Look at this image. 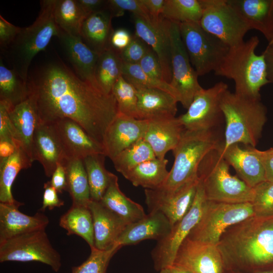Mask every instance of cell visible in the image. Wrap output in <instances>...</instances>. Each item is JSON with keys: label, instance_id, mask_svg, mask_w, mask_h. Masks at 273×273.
Returning a JSON list of instances; mask_svg holds the SVG:
<instances>
[{"label": "cell", "instance_id": "1", "mask_svg": "<svg viewBox=\"0 0 273 273\" xmlns=\"http://www.w3.org/2000/svg\"><path fill=\"white\" fill-rule=\"evenodd\" d=\"M27 85L40 122L71 119L102 144L107 128L118 113L112 93L106 94L81 79L58 59L29 75Z\"/></svg>", "mask_w": 273, "mask_h": 273}, {"label": "cell", "instance_id": "2", "mask_svg": "<svg viewBox=\"0 0 273 273\" xmlns=\"http://www.w3.org/2000/svg\"><path fill=\"white\" fill-rule=\"evenodd\" d=\"M224 269L252 272L273 266V217H249L228 228L217 244Z\"/></svg>", "mask_w": 273, "mask_h": 273}, {"label": "cell", "instance_id": "3", "mask_svg": "<svg viewBox=\"0 0 273 273\" xmlns=\"http://www.w3.org/2000/svg\"><path fill=\"white\" fill-rule=\"evenodd\" d=\"M259 43L256 36L230 47L218 68L217 76L234 80L235 93L246 98L260 100V90L269 83L266 76V64L263 53L255 50Z\"/></svg>", "mask_w": 273, "mask_h": 273}, {"label": "cell", "instance_id": "4", "mask_svg": "<svg viewBox=\"0 0 273 273\" xmlns=\"http://www.w3.org/2000/svg\"><path fill=\"white\" fill-rule=\"evenodd\" d=\"M55 0H43L35 21L21 28L14 41L2 51L12 68L26 82L33 58L44 50L52 38L59 35L60 29L54 18Z\"/></svg>", "mask_w": 273, "mask_h": 273}, {"label": "cell", "instance_id": "5", "mask_svg": "<svg viewBox=\"0 0 273 273\" xmlns=\"http://www.w3.org/2000/svg\"><path fill=\"white\" fill-rule=\"evenodd\" d=\"M220 106L225 122L224 147L240 143L255 148L267 120L266 109L260 100L228 90L222 97Z\"/></svg>", "mask_w": 273, "mask_h": 273}, {"label": "cell", "instance_id": "6", "mask_svg": "<svg viewBox=\"0 0 273 273\" xmlns=\"http://www.w3.org/2000/svg\"><path fill=\"white\" fill-rule=\"evenodd\" d=\"M224 144L217 129L192 131L184 129L172 151L174 160L167 178L161 188L175 190L198 178L197 170L204 157Z\"/></svg>", "mask_w": 273, "mask_h": 273}, {"label": "cell", "instance_id": "7", "mask_svg": "<svg viewBox=\"0 0 273 273\" xmlns=\"http://www.w3.org/2000/svg\"><path fill=\"white\" fill-rule=\"evenodd\" d=\"M222 146L209 152L198 168L197 177L206 200L232 204L251 203L253 188L231 174L230 165L221 154Z\"/></svg>", "mask_w": 273, "mask_h": 273}, {"label": "cell", "instance_id": "8", "mask_svg": "<svg viewBox=\"0 0 273 273\" xmlns=\"http://www.w3.org/2000/svg\"><path fill=\"white\" fill-rule=\"evenodd\" d=\"M254 215L251 202L232 204L206 200L200 220L187 238L217 245L228 228Z\"/></svg>", "mask_w": 273, "mask_h": 273}, {"label": "cell", "instance_id": "9", "mask_svg": "<svg viewBox=\"0 0 273 273\" xmlns=\"http://www.w3.org/2000/svg\"><path fill=\"white\" fill-rule=\"evenodd\" d=\"M179 28L182 41L198 76L215 71L230 47L198 23H179Z\"/></svg>", "mask_w": 273, "mask_h": 273}, {"label": "cell", "instance_id": "10", "mask_svg": "<svg viewBox=\"0 0 273 273\" xmlns=\"http://www.w3.org/2000/svg\"><path fill=\"white\" fill-rule=\"evenodd\" d=\"M38 261L55 271L61 266V256L53 247L45 229L24 233L0 242V262Z\"/></svg>", "mask_w": 273, "mask_h": 273}, {"label": "cell", "instance_id": "11", "mask_svg": "<svg viewBox=\"0 0 273 273\" xmlns=\"http://www.w3.org/2000/svg\"><path fill=\"white\" fill-rule=\"evenodd\" d=\"M200 2L203 13L199 24L204 29L230 47L244 41V36L251 29L226 0H200Z\"/></svg>", "mask_w": 273, "mask_h": 273}, {"label": "cell", "instance_id": "12", "mask_svg": "<svg viewBox=\"0 0 273 273\" xmlns=\"http://www.w3.org/2000/svg\"><path fill=\"white\" fill-rule=\"evenodd\" d=\"M228 90L227 84L220 81L198 92L187 111L178 117L184 129L200 131L217 129L224 119L221 100Z\"/></svg>", "mask_w": 273, "mask_h": 273}, {"label": "cell", "instance_id": "13", "mask_svg": "<svg viewBox=\"0 0 273 273\" xmlns=\"http://www.w3.org/2000/svg\"><path fill=\"white\" fill-rule=\"evenodd\" d=\"M205 201L203 187L199 181L193 203L189 211L172 225L167 237L157 241L152 251L154 268L157 271H160L173 265L179 246L200 220Z\"/></svg>", "mask_w": 273, "mask_h": 273}, {"label": "cell", "instance_id": "14", "mask_svg": "<svg viewBox=\"0 0 273 273\" xmlns=\"http://www.w3.org/2000/svg\"><path fill=\"white\" fill-rule=\"evenodd\" d=\"M169 35L172 67L170 84L177 93L179 102L187 109L196 94L203 87L199 83L198 76L191 65L182 41L178 23L169 21Z\"/></svg>", "mask_w": 273, "mask_h": 273}, {"label": "cell", "instance_id": "15", "mask_svg": "<svg viewBox=\"0 0 273 273\" xmlns=\"http://www.w3.org/2000/svg\"><path fill=\"white\" fill-rule=\"evenodd\" d=\"M199 182L197 178L173 190L163 188L145 189V202L149 212H161L172 226L191 208Z\"/></svg>", "mask_w": 273, "mask_h": 273}, {"label": "cell", "instance_id": "16", "mask_svg": "<svg viewBox=\"0 0 273 273\" xmlns=\"http://www.w3.org/2000/svg\"><path fill=\"white\" fill-rule=\"evenodd\" d=\"M193 273H223L224 266L217 245L187 238L179 246L173 262Z\"/></svg>", "mask_w": 273, "mask_h": 273}, {"label": "cell", "instance_id": "17", "mask_svg": "<svg viewBox=\"0 0 273 273\" xmlns=\"http://www.w3.org/2000/svg\"><path fill=\"white\" fill-rule=\"evenodd\" d=\"M148 120L118 113L105 133L102 145L104 154L112 160L121 152L144 139Z\"/></svg>", "mask_w": 273, "mask_h": 273}, {"label": "cell", "instance_id": "18", "mask_svg": "<svg viewBox=\"0 0 273 273\" xmlns=\"http://www.w3.org/2000/svg\"><path fill=\"white\" fill-rule=\"evenodd\" d=\"M50 123L59 139L66 159H83L90 155L104 154L102 144L75 121L63 118Z\"/></svg>", "mask_w": 273, "mask_h": 273}, {"label": "cell", "instance_id": "19", "mask_svg": "<svg viewBox=\"0 0 273 273\" xmlns=\"http://www.w3.org/2000/svg\"><path fill=\"white\" fill-rule=\"evenodd\" d=\"M133 21L134 35L155 52L161 65L163 80L170 83L172 79V67L169 21L163 17L158 24L153 25L140 17L133 15Z\"/></svg>", "mask_w": 273, "mask_h": 273}, {"label": "cell", "instance_id": "20", "mask_svg": "<svg viewBox=\"0 0 273 273\" xmlns=\"http://www.w3.org/2000/svg\"><path fill=\"white\" fill-rule=\"evenodd\" d=\"M8 109L14 131L13 144L32 164L33 135L39 121L35 104L28 96L20 103Z\"/></svg>", "mask_w": 273, "mask_h": 273}, {"label": "cell", "instance_id": "21", "mask_svg": "<svg viewBox=\"0 0 273 273\" xmlns=\"http://www.w3.org/2000/svg\"><path fill=\"white\" fill-rule=\"evenodd\" d=\"M34 161L42 166L45 174L51 177L59 163L66 159L59 139L51 123L38 121L32 144Z\"/></svg>", "mask_w": 273, "mask_h": 273}, {"label": "cell", "instance_id": "22", "mask_svg": "<svg viewBox=\"0 0 273 273\" xmlns=\"http://www.w3.org/2000/svg\"><path fill=\"white\" fill-rule=\"evenodd\" d=\"M23 204L0 202V242L13 237L34 231L46 229L48 217L41 213L30 216L21 212L19 207Z\"/></svg>", "mask_w": 273, "mask_h": 273}, {"label": "cell", "instance_id": "23", "mask_svg": "<svg viewBox=\"0 0 273 273\" xmlns=\"http://www.w3.org/2000/svg\"><path fill=\"white\" fill-rule=\"evenodd\" d=\"M87 206L93 216L95 248L112 249L117 245L119 236L128 224L100 202L91 200Z\"/></svg>", "mask_w": 273, "mask_h": 273}, {"label": "cell", "instance_id": "24", "mask_svg": "<svg viewBox=\"0 0 273 273\" xmlns=\"http://www.w3.org/2000/svg\"><path fill=\"white\" fill-rule=\"evenodd\" d=\"M147 120L144 139L150 145L156 158L164 159L166 154L177 145L184 128L175 116Z\"/></svg>", "mask_w": 273, "mask_h": 273}, {"label": "cell", "instance_id": "25", "mask_svg": "<svg viewBox=\"0 0 273 273\" xmlns=\"http://www.w3.org/2000/svg\"><path fill=\"white\" fill-rule=\"evenodd\" d=\"M58 37L75 73L81 79L99 87L95 76L99 54L86 44L80 37L69 34L61 29Z\"/></svg>", "mask_w": 273, "mask_h": 273}, {"label": "cell", "instance_id": "26", "mask_svg": "<svg viewBox=\"0 0 273 273\" xmlns=\"http://www.w3.org/2000/svg\"><path fill=\"white\" fill-rule=\"evenodd\" d=\"M221 154L229 165L235 170L238 177L251 188L266 180L263 165L249 147L241 148L234 144L221 148Z\"/></svg>", "mask_w": 273, "mask_h": 273}, {"label": "cell", "instance_id": "27", "mask_svg": "<svg viewBox=\"0 0 273 273\" xmlns=\"http://www.w3.org/2000/svg\"><path fill=\"white\" fill-rule=\"evenodd\" d=\"M172 225L161 212H149L141 220L127 225L119 236L117 245L121 247L143 240H162L170 233Z\"/></svg>", "mask_w": 273, "mask_h": 273}, {"label": "cell", "instance_id": "28", "mask_svg": "<svg viewBox=\"0 0 273 273\" xmlns=\"http://www.w3.org/2000/svg\"><path fill=\"white\" fill-rule=\"evenodd\" d=\"M251 29L260 31L268 43L273 39V0H226Z\"/></svg>", "mask_w": 273, "mask_h": 273}, {"label": "cell", "instance_id": "29", "mask_svg": "<svg viewBox=\"0 0 273 273\" xmlns=\"http://www.w3.org/2000/svg\"><path fill=\"white\" fill-rule=\"evenodd\" d=\"M135 88L138 97L137 107L139 119L175 117L178 102L171 95L159 89Z\"/></svg>", "mask_w": 273, "mask_h": 273}, {"label": "cell", "instance_id": "30", "mask_svg": "<svg viewBox=\"0 0 273 273\" xmlns=\"http://www.w3.org/2000/svg\"><path fill=\"white\" fill-rule=\"evenodd\" d=\"M112 16L108 8L85 18L82 24L80 37L91 49L100 54L109 47Z\"/></svg>", "mask_w": 273, "mask_h": 273}, {"label": "cell", "instance_id": "31", "mask_svg": "<svg viewBox=\"0 0 273 273\" xmlns=\"http://www.w3.org/2000/svg\"><path fill=\"white\" fill-rule=\"evenodd\" d=\"M100 202L128 225L141 220L146 215L141 205L128 198L121 191L118 177L114 174Z\"/></svg>", "mask_w": 273, "mask_h": 273}, {"label": "cell", "instance_id": "32", "mask_svg": "<svg viewBox=\"0 0 273 273\" xmlns=\"http://www.w3.org/2000/svg\"><path fill=\"white\" fill-rule=\"evenodd\" d=\"M167 163L166 158H155L141 163L122 175L135 187L159 189L164 184L169 174L166 169Z\"/></svg>", "mask_w": 273, "mask_h": 273}, {"label": "cell", "instance_id": "33", "mask_svg": "<svg viewBox=\"0 0 273 273\" xmlns=\"http://www.w3.org/2000/svg\"><path fill=\"white\" fill-rule=\"evenodd\" d=\"M59 225L67 231V235H76L83 239L90 248L95 247L93 219L88 206L73 204L62 215Z\"/></svg>", "mask_w": 273, "mask_h": 273}, {"label": "cell", "instance_id": "34", "mask_svg": "<svg viewBox=\"0 0 273 273\" xmlns=\"http://www.w3.org/2000/svg\"><path fill=\"white\" fill-rule=\"evenodd\" d=\"M65 168L67 189L72 204L87 206L91 200L90 189L83 160L66 159L62 164Z\"/></svg>", "mask_w": 273, "mask_h": 273}, {"label": "cell", "instance_id": "35", "mask_svg": "<svg viewBox=\"0 0 273 273\" xmlns=\"http://www.w3.org/2000/svg\"><path fill=\"white\" fill-rule=\"evenodd\" d=\"M120 52L109 47L99 55L95 70V78L99 88L105 93L112 94L113 87L122 75Z\"/></svg>", "mask_w": 273, "mask_h": 273}, {"label": "cell", "instance_id": "36", "mask_svg": "<svg viewBox=\"0 0 273 273\" xmlns=\"http://www.w3.org/2000/svg\"><path fill=\"white\" fill-rule=\"evenodd\" d=\"M31 165L18 148L12 156L0 160V202L14 203L17 201L13 196L12 186L20 171Z\"/></svg>", "mask_w": 273, "mask_h": 273}, {"label": "cell", "instance_id": "37", "mask_svg": "<svg viewBox=\"0 0 273 273\" xmlns=\"http://www.w3.org/2000/svg\"><path fill=\"white\" fill-rule=\"evenodd\" d=\"M29 96L27 82L13 69H9L0 61V102L11 108Z\"/></svg>", "mask_w": 273, "mask_h": 273}, {"label": "cell", "instance_id": "38", "mask_svg": "<svg viewBox=\"0 0 273 273\" xmlns=\"http://www.w3.org/2000/svg\"><path fill=\"white\" fill-rule=\"evenodd\" d=\"M105 157L103 154H95L82 159L87 176L90 199L93 201H101L113 175L105 168Z\"/></svg>", "mask_w": 273, "mask_h": 273}, {"label": "cell", "instance_id": "39", "mask_svg": "<svg viewBox=\"0 0 273 273\" xmlns=\"http://www.w3.org/2000/svg\"><path fill=\"white\" fill-rule=\"evenodd\" d=\"M54 18L58 27L66 33L80 37L82 24L86 16L76 0H55Z\"/></svg>", "mask_w": 273, "mask_h": 273}, {"label": "cell", "instance_id": "40", "mask_svg": "<svg viewBox=\"0 0 273 273\" xmlns=\"http://www.w3.org/2000/svg\"><path fill=\"white\" fill-rule=\"evenodd\" d=\"M203 13L200 0H165L162 16L172 22L200 23Z\"/></svg>", "mask_w": 273, "mask_h": 273}, {"label": "cell", "instance_id": "41", "mask_svg": "<svg viewBox=\"0 0 273 273\" xmlns=\"http://www.w3.org/2000/svg\"><path fill=\"white\" fill-rule=\"evenodd\" d=\"M155 158L150 145L142 139L121 152L112 161L116 170L123 175L141 163Z\"/></svg>", "mask_w": 273, "mask_h": 273}, {"label": "cell", "instance_id": "42", "mask_svg": "<svg viewBox=\"0 0 273 273\" xmlns=\"http://www.w3.org/2000/svg\"><path fill=\"white\" fill-rule=\"evenodd\" d=\"M122 76L135 87L159 89L170 94L179 102L178 95L170 83L148 75L138 64L123 63Z\"/></svg>", "mask_w": 273, "mask_h": 273}, {"label": "cell", "instance_id": "43", "mask_svg": "<svg viewBox=\"0 0 273 273\" xmlns=\"http://www.w3.org/2000/svg\"><path fill=\"white\" fill-rule=\"evenodd\" d=\"M112 93L117 102L118 113L139 119L136 90L122 75L114 84Z\"/></svg>", "mask_w": 273, "mask_h": 273}, {"label": "cell", "instance_id": "44", "mask_svg": "<svg viewBox=\"0 0 273 273\" xmlns=\"http://www.w3.org/2000/svg\"><path fill=\"white\" fill-rule=\"evenodd\" d=\"M120 248L117 245L108 250L90 248L88 258L80 265L72 267V273H106L111 259Z\"/></svg>", "mask_w": 273, "mask_h": 273}, {"label": "cell", "instance_id": "45", "mask_svg": "<svg viewBox=\"0 0 273 273\" xmlns=\"http://www.w3.org/2000/svg\"><path fill=\"white\" fill-rule=\"evenodd\" d=\"M252 204L255 216L273 217V182L265 180L253 188Z\"/></svg>", "mask_w": 273, "mask_h": 273}, {"label": "cell", "instance_id": "46", "mask_svg": "<svg viewBox=\"0 0 273 273\" xmlns=\"http://www.w3.org/2000/svg\"><path fill=\"white\" fill-rule=\"evenodd\" d=\"M107 8L112 17L121 16L124 12L128 11L133 15L152 23L150 14L142 0H109L107 1Z\"/></svg>", "mask_w": 273, "mask_h": 273}, {"label": "cell", "instance_id": "47", "mask_svg": "<svg viewBox=\"0 0 273 273\" xmlns=\"http://www.w3.org/2000/svg\"><path fill=\"white\" fill-rule=\"evenodd\" d=\"M149 47L141 39L133 35L128 46L120 52L123 63L139 64L149 50Z\"/></svg>", "mask_w": 273, "mask_h": 273}, {"label": "cell", "instance_id": "48", "mask_svg": "<svg viewBox=\"0 0 273 273\" xmlns=\"http://www.w3.org/2000/svg\"><path fill=\"white\" fill-rule=\"evenodd\" d=\"M138 64L142 70L148 75L159 80H164L159 60L150 47Z\"/></svg>", "mask_w": 273, "mask_h": 273}, {"label": "cell", "instance_id": "49", "mask_svg": "<svg viewBox=\"0 0 273 273\" xmlns=\"http://www.w3.org/2000/svg\"><path fill=\"white\" fill-rule=\"evenodd\" d=\"M21 28L12 24L0 15V47L2 51L14 41Z\"/></svg>", "mask_w": 273, "mask_h": 273}, {"label": "cell", "instance_id": "50", "mask_svg": "<svg viewBox=\"0 0 273 273\" xmlns=\"http://www.w3.org/2000/svg\"><path fill=\"white\" fill-rule=\"evenodd\" d=\"M14 131L7 106L0 102V141L13 143Z\"/></svg>", "mask_w": 273, "mask_h": 273}, {"label": "cell", "instance_id": "51", "mask_svg": "<svg viewBox=\"0 0 273 273\" xmlns=\"http://www.w3.org/2000/svg\"><path fill=\"white\" fill-rule=\"evenodd\" d=\"M42 205L40 209L44 211L46 208L52 210L55 207H60L64 205V202L58 195L56 190L50 184V181L44 184Z\"/></svg>", "mask_w": 273, "mask_h": 273}, {"label": "cell", "instance_id": "52", "mask_svg": "<svg viewBox=\"0 0 273 273\" xmlns=\"http://www.w3.org/2000/svg\"><path fill=\"white\" fill-rule=\"evenodd\" d=\"M129 32L124 28H118L113 30L109 41V46L121 52L129 44L132 39Z\"/></svg>", "mask_w": 273, "mask_h": 273}, {"label": "cell", "instance_id": "53", "mask_svg": "<svg viewBox=\"0 0 273 273\" xmlns=\"http://www.w3.org/2000/svg\"><path fill=\"white\" fill-rule=\"evenodd\" d=\"M50 183L58 193L62 194L63 191H67L66 173L65 167L61 163L57 165L56 169L51 176Z\"/></svg>", "mask_w": 273, "mask_h": 273}, {"label": "cell", "instance_id": "54", "mask_svg": "<svg viewBox=\"0 0 273 273\" xmlns=\"http://www.w3.org/2000/svg\"><path fill=\"white\" fill-rule=\"evenodd\" d=\"M249 147L262 162L265 171L266 180L273 182V153L267 150L261 151L255 148Z\"/></svg>", "mask_w": 273, "mask_h": 273}, {"label": "cell", "instance_id": "55", "mask_svg": "<svg viewBox=\"0 0 273 273\" xmlns=\"http://www.w3.org/2000/svg\"><path fill=\"white\" fill-rule=\"evenodd\" d=\"M152 19V24H158L162 16L165 0H142Z\"/></svg>", "mask_w": 273, "mask_h": 273}, {"label": "cell", "instance_id": "56", "mask_svg": "<svg viewBox=\"0 0 273 273\" xmlns=\"http://www.w3.org/2000/svg\"><path fill=\"white\" fill-rule=\"evenodd\" d=\"M76 2L86 17L107 8V1L76 0Z\"/></svg>", "mask_w": 273, "mask_h": 273}, {"label": "cell", "instance_id": "57", "mask_svg": "<svg viewBox=\"0 0 273 273\" xmlns=\"http://www.w3.org/2000/svg\"><path fill=\"white\" fill-rule=\"evenodd\" d=\"M262 53L265 58L267 80L269 83H273V49L267 46Z\"/></svg>", "mask_w": 273, "mask_h": 273}, {"label": "cell", "instance_id": "58", "mask_svg": "<svg viewBox=\"0 0 273 273\" xmlns=\"http://www.w3.org/2000/svg\"><path fill=\"white\" fill-rule=\"evenodd\" d=\"M15 145L9 141H0V160L7 158L12 156L16 151Z\"/></svg>", "mask_w": 273, "mask_h": 273}, {"label": "cell", "instance_id": "59", "mask_svg": "<svg viewBox=\"0 0 273 273\" xmlns=\"http://www.w3.org/2000/svg\"><path fill=\"white\" fill-rule=\"evenodd\" d=\"M223 273H273V266L252 272H242L237 270L224 269Z\"/></svg>", "mask_w": 273, "mask_h": 273}, {"label": "cell", "instance_id": "60", "mask_svg": "<svg viewBox=\"0 0 273 273\" xmlns=\"http://www.w3.org/2000/svg\"><path fill=\"white\" fill-rule=\"evenodd\" d=\"M169 268V273H193L189 270L181 266L173 264Z\"/></svg>", "mask_w": 273, "mask_h": 273}, {"label": "cell", "instance_id": "61", "mask_svg": "<svg viewBox=\"0 0 273 273\" xmlns=\"http://www.w3.org/2000/svg\"><path fill=\"white\" fill-rule=\"evenodd\" d=\"M159 273H169V268H167L165 269H162L160 271Z\"/></svg>", "mask_w": 273, "mask_h": 273}, {"label": "cell", "instance_id": "62", "mask_svg": "<svg viewBox=\"0 0 273 273\" xmlns=\"http://www.w3.org/2000/svg\"><path fill=\"white\" fill-rule=\"evenodd\" d=\"M268 46L273 49V39L270 42L268 43Z\"/></svg>", "mask_w": 273, "mask_h": 273}, {"label": "cell", "instance_id": "63", "mask_svg": "<svg viewBox=\"0 0 273 273\" xmlns=\"http://www.w3.org/2000/svg\"><path fill=\"white\" fill-rule=\"evenodd\" d=\"M267 151H268L269 152L273 153V147L270 148V149H269Z\"/></svg>", "mask_w": 273, "mask_h": 273}]
</instances>
